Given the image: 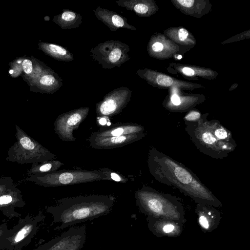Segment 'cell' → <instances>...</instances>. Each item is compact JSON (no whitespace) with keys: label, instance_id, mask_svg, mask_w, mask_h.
I'll use <instances>...</instances> for the list:
<instances>
[{"label":"cell","instance_id":"obj_34","mask_svg":"<svg viewBox=\"0 0 250 250\" xmlns=\"http://www.w3.org/2000/svg\"><path fill=\"white\" fill-rule=\"evenodd\" d=\"M182 58V56L181 55H178V57H177V59H179V60H180Z\"/></svg>","mask_w":250,"mask_h":250},{"label":"cell","instance_id":"obj_19","mask_svg":"<svg viewBox=\"0 0 250 250\" xmlns=\"http://www.w3.org/2000/svg\"><path fill=\"white\" fill-rule=\"evenodd\" d=\"M34 225L31 223L25 225L21 228L11 238L12 245H16L22 241L33 230Z\"/></svg>","mask_w":250,"mask_h":250},{"label":"cell","instance_id":"obj_26","mask_svg":"<svg viewBox=\"0 0 250 250\" xmlns=\"http://www.w3.org/2000/svg\"><path fill=\"white\" fill-rule=\"evenodd\" d=\"M24 72L26 74H31L33 70L32 62L29 59H24L22 62Z\"/></svg>","mask_w":250,"mask_h":250},{"label":"cell","instance_id":"obj_29","mask_svg":"<svg viewBox=\"0 0 250 250\" xmlns=\"http://www.w3.org/2000/svg\"><path fill=\"white\" fill-rule=\"evenodd\" d=\"M179 37L181 41L185 40L188 36V32L184 28L180 29L178 31Z\"/></svg>","mask_w":250,"mask_h":250},{"label":"cell","instance_id":"obj_3","mask_svg":"<svg viewBox=\"0 0 250 250\" xmlns=\"http://www.w3.org/2000/svg\"><path fill=\"white\" fill-rule=\"evenodd\" d=\"M185 130L196 147L210 157L226 158L236 146L231 132L219 121H208L203 116L196 121H185Z\"/></svg>","mask_w":250,"mask_h":250},{"label":"cell","instance_id":"obj_1","mask_svg":"<svg viewBox=\"0 0 250 250\" xmlns=\"http://www.w3.org/2000/svg\"><path fill=\"white\" fill-rule=\"evenodd\" d=\"M147 165L151 175L161 183L177 188L197 204L215 208L222 203L189 169L154 147L150 148Z\"/></svg>","mask_w":250,"mask_h":250},{"label":"cell","instance_id":"obj_9","mask_svg":"<svg viewBox=\"0 0 250 250\" xmlns=\"http://www.w3.org/2000/svg\"><path fill=\"white\" fill-rule=\"evenodd\" d=\"M86 239V227H71L54 238L42 250H81Z\"/></svg>","mask_w":250,"mask_h":250},{"label":"cell","instance_id":"obj_13","mask_svg":"<svg viewBox=\"0 0 250 250\" xmlns=\"http://www.w3.org/2000/svg\"><path fill=\"white\" fill-rule=\"evenodd\" d=\"M145 132L142 125L132 123H117L101 127L98 131L93 132L90 137H104L117 136Z\"/></svg>","mask_w":250,"mask_h":250},{"label":"cell","instance_id":"obj_23","mask_svg":"<svg viewBox=\"0 0 250 250\" xmlns=\"http://www.w3.org/2000/svg\"><path fill=\"white\" fill-rule=\"evenodd\" d=\"M56 82L57 81L55 77L51 74L44 75L40 78L39 81L40 86L44 87L54 85Z\"/></svg>","mask_w":250,"mask_h":250},{"label":"cell","instance_id":"obj_22","mask_svg":"<svg viewBox=\"0 0 250 250\" xmlns=\"http://www.w3.org/2000/svg\"><path fill=\"white\" fill-rule=\"evenodd\" d=\"M110 17L107 20L103 21L104 22H107V25L109 27L110 25L112 24V27H125L126 24L125 20L120 15L116 14H108Z\"/></svg>","mask_w":250,"mask_h":250},{"label":"cell","instance_id":"obj_31","mask_svg":"<svg viewBox=\"0 0 250 250\" xmlns=\"http://www.w3.org/2000/svg\"><path fill=\"white\" fill-rule=\"evenodd\" d=\"M163 49V45L160 42H155L152 45V49L155 52H160Z\"/></svg>","mask_w":250,"mask_h":250},{"label":"cell","instance_id":"obj_4","mask_svg":"<svg viewBox=\"0 0 250 250\" xmlns=\"http://www.w3.org/2000/svg\"><path fill=\"white\" fill-rule=\"evenodd\" d=\"M136 205L146 216L186 222L184 207L175 197L146 186L135 192Z\"/></svg>","mask_w":250,"mask_h":250},{"label":"cell","instance_id":"obj_2","mask_svg":"<svg viewBox=\"0 0 250 250\" xmlns=\"http://www.w3.org/2000/svg\"><path fill=\"white\" fill-rule=\"evenodd\" d=\"M114 198L103 195H80L65 197L48 208L59 228L63 229L75 225L96 219L110 213Z\"/></svg>","mask_w":250,"mask_h":250},{"label":"cell","instance_id":"obj_10","mask_svg":"<svg viewBox=\"0 0 250 250\" xmlns=\"http://www.w3.org/2000/svg\"><path fill=\"white\" fill-rule=\"evenodd\" d=\"M146 220L149 230L159 237H176L179 236L184 229L185 223L150 216H147Z\"/></svg>","mask_w":250,"mask_h":250},{"label":"cell","instance_id":"obj_8","mask_svg":"<svg viewBox=\"0 0 250 250\" xmlns=\"http://www.w3.org/2000/svg\"><path fill=\"white\" fill-rule=\"evenodd\" d=\"M130 97V92L126 88L115 89L109 93L96 105L97 117L106 119L119 114L126 106Z\"/></svg>","mask_w":250,"mask_h":250},{"label":"cell","instance_id":"obj_20","mask_svg":"<svg viewBox=\"0 0 250 250\" xmlns=\"http://www.w3.org/2000/svg\"><path fill=\"white\" fill-rule=\"evenodd\" d=\"M99 170L109 178V181H114L122 183H125L128 181L127 178L125 176L108 168H100Z\"/></svg>","mask_w":250,"mask_h":250},{"label":"cell","instance_id":"obj_18","mask_svg":"<svg viewBox=\"0 0 250 250\" xmlns=\"http://www.w3.org/2000/svg\"><path fill=\"white\" fill-rule=\"evenodd\" d=\"M77 14L74 12L70 11H66L63 12L56 22L58 23L62 28H69L72 27V24L76 22L78 19Z\"/></svg>","mask_w":250,"mask_h":250},{"label":"cell","instance_id":"obj_16","mask_svg":"<svg viewBox=\"0 0 250 250\" xmlns=\"http://www.w3.org/2000/svg\"><path fill=\"white\" fill-rule=\"evenodd\" d=\"M64 164L59 160H48L39 163L32 164L31 167L27 172L29 176L42 174L58 170Z\"/></svg>","mask_w":250,"mask_h":250},{"label":"cell","instance_id":"obj_32","mask_svg":"<svg viewBox=\"0 0 250 250\" xmlns=\"http://www.w3.org/2000/svg\"><path fill=\"white\" fill-rule=\"evenodd\" d=\"M183 72L187 76H192L194 74V70L189 67H184L183 69Z\"/></svg>","mask_w":250,"mask_h":250},{"label":"cell","instance_id":"obj_17","mask_svg":"<svg viewBox=\"0 0 250 250\" xmlns=\"http://www.w3.org/2000/svg\"><path fill=\"white\" fill-rule=\"evenodd\" d=\"M119 45V42H112L111 48L109 47L110 51L108 54L100 52V54L102 55L100 59L104 58L102 59L104 60V62L111 64V67L115 65L119 66V63L123 62L124 55L123 47Z\"/></svg>","mask_w":250,"mask_h":250},{"label":"cell","instance_id":"obj_11","mask_svg":"<svg viewBox=\"0 0 250 250\" xmlns=\"http://www.w3.org/2000/svg\"><path fill=\"white\" fill-rule=\"evenodd\" d=\"M145 132L128 135L89 138L90 146L95 149H111L124 146L143 139Z\"/></svg>","mask_w":250,"mask_h":250},{"label":"cell","instance_id":"obj_24","mask_svg":"<svg viewBox=\"0 0 250 250\" xmlns=\"http://www.w3.org/2000/svg\"><path fill=\"white\" fill-rule=\"evenodd\" d=\"M157 83L160 85L164 86H170L173 83V80L170 77L160 75L156 78Z\"/></svg>","mask_w":250,"mask_h":250},{"label":"cell","instance_id":"obj_25","mask_svg":"<svg viewBox=\"0 0 250 250\" xmlns=\"http://www.w3.org/2000/svg\"><path fill=\"white\" fill-rule=\"evenodd\" d=\"M201 117V115L199 112L192 111L187 114L184 119L186 122H194L198 120Z\"/></svg>","mask_w":250,"mask_h":250},{"label":"cell","instance_id":"obj_15","mask_svg":"<svg viewBox=\"0 0 250 250\" xmlns=\"http://www.w3.org/2000/svg\"><path fill=\"white\" fill-rule=\"evenodd\" d=\"M39 46L42 51L54 58L65 61L73 60L70 53L61 46L44 42L39 43Z\"/></svg>","mask_w":250,"mask_h":250},{"label":"cell","instance_id":"obj_33","mask_svg":"<svg viewBox=\"0 0 250 250\" xmlns=\"http://www.w3.org/2000/svg\"><path fill=\"white\" fill-rule=\"evenodd\" d=\"M3 231L2 230L0 229V237L3 235Z\"/></svg>","mask_w":250,"mask_h":250},{"label":"cell","instance_id":"obj_12","mask_svg":"<svg viewBox=\"0 0 250 250\" xmlns=\"http://www.w3.org/2000/svg\"><path fill=\"white\" fill-rule=\"evenodd\" d=\"M195 211L198 224L203 231L211 232L218 228L222 218L220 212L215 207L197 204Z\"/></svg>","mask_w":250,"mask_h":250},{"label":"cell","instance_id":"obj_7","mask_svg":"<svg viewBox=\"0 0 250 250\" xmlns=\"http://www.w3.org/2000/svg\"><path fill=\"white\" fill-rule=\"evenodd\" d=\"M89 111V107H81L61 114L54 123L55 133L63 141H75L73 132L85 119Z\"/></svg>","mask_w":250,"mask_h":250},{"label":"cell","instance_id":"obj_14","mask_svg":"<svg viewBox=\"0 0 250 250\" xmlns=\"http://www.w3.org/2000/svg\"><path fill=\"white\" fill-rule=\"evenodd\" d=\"M24 205L21 191L17 187L0 195V209L11 208Z\"/></svg>","mask_w":250,"mask_h":250},{"label":"cell","instance_id":"obj_28","mask_svg":"<svg viewBox=\"0 0 250 250\" xmlns=\"http://www.w3.org/2000/svg\"><path fill=\"white\" fill-rule=\"evenodd\" d=\"M178 1L183 6L186 7H191L193 5V0H178Z\"/></svg>","mask_w":250,"mask_h":250},{"label":"cell","instance_id":"obj_27","mask_svg":"<svg viewBox=\"0 0 250 250\" xmlns=\"http://www.w3.org/2000/svg\"><path fill=\"white\" fill-rule=\"evenodd\" d=\"M133 9L136 13L144 14L148 11V7L145 4L138 3L134 6Z\"/></svg>","mask_w":250,"mask_h":250},{"label":"cell","instance_id":"obj_5","mask_svg":"<svg viewBox=\"0 0 250 250\" xmlns=\"http://www.w3.org/2000/svg\"><path fill=\"white\" fill-rule=\"evenodd\" d=\"M16 141L7 150L5 160L20 164L39 163L56 156L15 124Z\"/></svg>","mask_w":250,"mask_h":250},{"label":"cell","instance_id":"obj_6","mask_svg":"<svg viewBox=\"0 0 250 250\" xmlns=\"http://www.w3.org/2000/svg\"><path fill=\"white\" fill-rule=\"evenodd\" d=\"M100 180L109 181V179L99 169L56 170L42 174L29 175L23 180L45 188L73 185Z\"/></svg>","mask_w":250,"mask_h":250},{"label":"cell","instance_id":"obj_30","mask_svg":"<svg viewBox=\"0 0 250 250\" xmlns=\"http://www.w3.org/2000/svg\"><path fill=\"white\" fill-rule=\"evenodd\" d=\"M171 101L172 103L176 106L179 105L181 103L180 98L176 94L172 95Z\"/></svg>","mask_w":250,"mask_h":250},{"label":"cell","instance_id":"obj_21","mask_svg":"<svg viewBox=\"0 0 250 250\" xmlns=\"http://www.w3.org/2000/svg\"><path fill=\"white\" fill-rule=\"evenodd\" d=\"M13 182L10 177L0 176V195L16 188Z\"/></svg>","mask_w":250,"mask_h":250}]
</instances>
